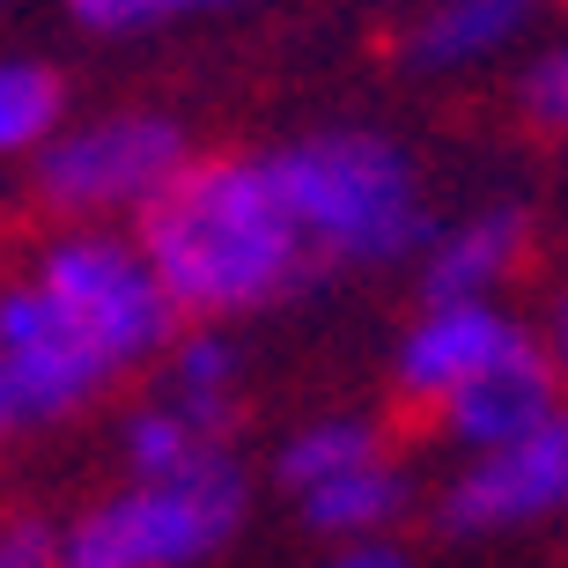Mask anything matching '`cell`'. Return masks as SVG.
<instances>
[{"label":"cell","instance_id":"cell-1","mask_svg":"<svg viewBox=\"0 0 568 568\" xmlns=\"http://www.w3.org/2000/svg\"><path fill=\"white\" fill-rule=\"evenodd\" d=\"M185 325H230L311 281V244L266 155H192L178 185L133 222Z\"/></svg>","mask_w":568,"mask_h":568},{"label":"cell","instance_id":"cell-2","mask_svg":"<svg viewBox=\"0 0 568 568\" xmlns=\"http://www.w3.org/2000/svg\"><path fill=\"white\" fill-rule=\"evenodd\" d=\"M266 163L288 192L311 266H339V274L399 266V258H422L436 230L422 200V163L377 126H317L274 148Z\"/></svg>","mask_w":568,"mask_h":568},{"label":"cell","instance_id":"cell-3","mask_svg":"<svg viewBox=\"0 0 568 568\" xmlns=\"http://www.w3.org/2000/svg\"><path fill=\"white\" fill-rule=\"evenodd\" d=\"M244 517L252 480L230 450L155 480L126 473L60 525V568H207L236 547Z\"/></svg>","mask_w":568,"mask_h":568},{"label":"cell","instance_id":"cell-4","mask_svg":"<svg viewBox=\"0 0 568 568\" xmlns=\"http://www.w3.org/2000/svg\"><path fill=\"white\" fill-rule=\"evenodd\" d=\"M30 281H44V288L60 295L67 311H74V325L119 369L163 362L170 339L185 333V311L163 288L141 230H119V222H60L38 244V258H30Z\"/></svg>","mask_w":568,"mask_h":568},{"label":"cell","instance_id":"cell-5","mask_svg":"<svg viewBox=\"0 0 568 568\" xmlns=\"http://www.w3.org/2000/svg\"><path fill=\"white\" fill-rule=\"evenodd\" d=\"M30 163L44 214L133 230L192 163V133L170 111H97V119H67Z\"/></svg>","mask_w":568,"mask_h":568},{"label":"cell","instance_id":"cell-6","mask_svg":"<svg viewBox=\"0 0 568 568\" xmlns=\"http://www.w3.org/2000/svg\"><path fill=\"white\" fill-rule=\"evenodd\" d=\"M126 377L44 281H0V406L16 428H60Z\"/></svg>","mask_w":568,"mask_h":568},{"label":"cell","instance_id":"cell-7","mask_svg":"<svg viewBox=\"0 0 568 568\" xmlns=\"http://www.w3.org/2000/svg\"><path fill=\"white\" fill-rule=\"evenodd\" d=\"M554 517H568V406L495 450L458 458L436 487V525L450 539H503Z\"/></svg>","mask_w":568,"mask_h":568},{"label":"cell","instance_id":"cell-8","mask_svg":"<svg viewBox=\"0 0 568 568\" xmlns=\"http://www.w3.org/2000/svg\"><path fill=\"white\" fill-rule=\"evenodd\" d=\"M525 333L531 325L503 311V295H422V311L406 317L399 347H392V392L414 414H436L450 392H465Z\"/></svg>","mask_w":568,"mask_h":568},{"label":"cell","instance_id":"cell-9","mask_svg":"<svg viewBox=\"0 0 568 568\" xmlns=\"http://www.w3.org/2000/svg\"><path fill=\"white\" fill-rule=\"evenodd\" d=\"M561 406H568V377L547 362L539 333H525L503 362H487L465 392H450L428 422H436V436L450 443L458 458H473V450H495V443L539 428L547 414H561Z\"/></svg>","mask_w":568,"mask_h":568},{"label":"cell","instance_id":"cell-10","mask_svg":"<svg viewBox=\"0 0 568 568\" xmlns=\"http://www.w3.org/2000/svg\"><path fill=\"white\" fill-rule=\"evenodd\" d=\"M525 266H531V207L487 200V207L428 230L422 295H503Z\"/></svg>","mask_w":568,"mask_h":568},{"label":"cell","instance_id":"cell-11","mask_svg":"<svg viewBox=\"0 0 568 568\" xmlns=\"http://www.w3.org/2000/svg\"><path fill=\"white\" fill-rule=\"evenodd\" d=\"M531 22H539V0H428L422 16L406 22L399 60L414 74H458V67L509 52Z\"/></svg>","mask_w":568,"mask_h":568},{"label":"cell","instance_id":"cell-12","mask_svg":"<svg viewBox=\"0 0 568 568\" xmlns=\"http://www.w3.org/2000/svg\"><path fill=\"white\" fill-rule=\"evenodd\" d=\"M288 503H295V517H303V531L325 539V547H333V539H392L399 517L414 509V480H406L399 450H384V458L347 465V473L303 487Z\"/></svg>","mask_w":568,"mask_h":568},{"label":"cell","instance_id":"cell-13","mask_svg":"<svg viewBox=\"0 0 568 568\" xmlns=\"http://www.w3.org/2000/svg\"><path fill=\"white\" fill-rule=\"evenodd\" d=\"M155 399H170L185 422H200L207 436L236 422V399H244V355L222 325H185L170 339V355L155 362Z\"/></svg>","mask_w":568,"mask_h":568},{"label":"cell","instance_id":"cell-14","mask_svg":"<svg viewBox=\"0 0 568 568\" xmlns=\"http://www.w3.org/2000/svg\"><path fill=\"white\" fill-rule=\"evenodd\" d=\"M392 450V428L377 414H362V406H333V414H311V422H295L274 450V487L281 495H303V487L333 480L347 465H369Z\"/></svg>","mask_w":568,"mask_h":568},{"label":"cell","instance_id":"cell-15","mask_svg":"<svg viewBox=\"0 0 568 568\" xmlns=\"http://www.w3.org/2000/svg\"><path fill=\"white\" fill-rule=\"evenodd\" d=\"M67 126V89L44 60H16L0 52V163L38 155L52 133Z\"/></svg>","mask_w":568,"mask_h":568},{"label":"cell","instance_id":"cell-16","mask_svg":"<svg viewBox=\"0 0 568 568\" xmlns=\"http://www.w3.org/2000/svg\"><path fill=\"white\" fill-rule=\"evenodd\" d=\"M222 450V436H207L200 422H185L170 399H141L119 422V473H133V480H155V473H185V465L214 458Z\"/></svg>","mask_w":568,"mask_h":568},{"label":"cell","instance_id":"cell-17","mask_svg":"<svg viewBox=\"0 0 568 568\" xmlns=\"http://www.w3.org/2000/svg\"><path fill=\"white\" fill-rule=\"evenodd\" d=\"M82 30L97 38H141V30H163V22L207 16V8H236V0H67Z\"/></svg>","mask_w":568,"mask_h":568},{"label":"cell","instance_id":"cell-18","mask_svg":"<svg viewBox=\"0 0 568 568\" xmlns=\"http://www.w3.org/2000/svg\"><path fill=\"white\" fill-rule=\"evenodd\" d=\"M525 119L547 133H568V38L554 52H539L525 74Z\"/></svg>","mask_w":568,"mask_h":568},{"label":"cell","instance_id":"cell-19","mask_svg":"<svg viewBox=\"0 0 568 568\" xmlns=\"http://www.w3.org/2000/svg\"><path fill=\"white\" fill-rule=\"evenodd\" d=\"M0 568H60V525L0 517Z\"/></svg>","mask_w":568,"mask_h":568},{"label":"cell","instance_id":"cell-20","mask_svg":"<svg viewBox=\"0 0 568 568\" xmlns=\"http://www.w3.org/2000/svg\"><path fill=\"white\" fill-rule=\"evenodd\" d=\"M303 568H414V554L399 539H333V547L311 554Z\"/></svg>","mask_w":568,"mask_h":568},{"label":"cell","instance_id":"cell-21","mask_svg":"<svg viewBox=\"0 0 568 568\" xmlns=\"http://www.w3.org/2000/svg\"><path fill=\"white\" fill-rule=\"evenodd\" d=\"M531 333H539V347H547V362H554V369L568 377V281H561V288L547 295V311H539V325H531Z\"/></svg>","mask_w":568,"mask_h":568},{"label":"cell","instance_id":"cell-22","mask_svg":"<svg viewBox=\"0 0 568 568\" xmlns=\"http://www.w3.org/2000/svg\"><path fill=\"white\" fill-rule=\"evenodd\" d=\"M8 428H16V422H8V406H0V443H8Z\"/></svg>","mask_w":568,"mask_h":568},{"label":"cell","instance_id":"cell-23","mask_svg":"<svg viewBox=\"0 0 568 568\" xmlns=\"http://www.w3.org/2000/svg\"><path fill=\"white\" fill-rule=\"evenodd\" d=\"M0 8H8V0H0Z\"/></svg>","mask_w":568,"mask_h":568}]
</instances>
